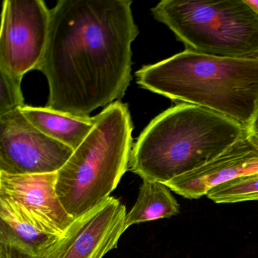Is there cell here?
<instances>
[{"label":"cell","mask_w":258,"mask_h":258,"mask_svg":"<svg viewBox=\"0 0 258 258\" xmlns=\"http://www.w3.org/2000/svg\"><path fill=\"white\" fill-rule=\"evenodd\" d=\"M0 258H37L21 244L0 238Z\"/></svg>","instance_id":"2e32d148"},{"label":"cell","mask_w":258,"mask_h":258,"mask_svg":"<svg viewBox=\"0 0 258 258\" xmlns=\"http://www.w3.org/2000/svg\"><path fill=\"white\" fill-rule=\"evenodd\" d=\"M136 77L145 90L211 110L247 128L258 108V56H217L185 49L143 66Z\"/></svg>","instance_id":"7a4b0ae2"},{"label":"cell","mask_w":258,"mask_h":258,"mask_svg":"<svg viewBox=\"0 0 258 258\" xmlns=\"http://www.w3.org/2000/svg\"><path fill=\"white\" fill-rule=\"evenodd\" d=\"M244 1L258 16V0H244Z\"/></svg>","instance_id":"ac0fdd59"},{"label":"cell","mask_w":258,"mask_h":258,"mask_svg":"<svg viewBox=\"0 0 258 258\" xmlns=\"http://www.w3.org/2000/svg\"><path fill=\"white\" fill-rule=\"evenodd\" d=\"M126 214L125 205L110 196L97 208L75 220L40 258H103L117 248L126 230Z\"/></svg>","instance_id":"ba28073f"},{"label":"cell","mask_w":258,"mask_h":258,"mask_svg":"<svg viewBox=\"0 0 258 258\" xmlns=\"http://www.w3.org/2000/svg\"><path fill=\"white\" fill-rule=\"evenodd\" d=\"M248 130L250 132L253 133L254 135L258 137V108L256 109L254 117H253V120H252Z\"/></svg>","instance_id":"e0dca14e"},{"label":"cell","mask_w":258,"mask_h":258,"mask_svg":"<svg viewBox=\"0 0 258 258\" xmlns=\"http://www.w3.org/2000/svg\"><path fill=\"white\" fill-rule=\"evenodd\" d=\"M257 172L258 137L247 129L217 158L165 185L185 199H198L217 185Z\"/></svg>","instance_id":"30bf717a"},{"label":"cell","mask_w":258,"mask_h":258,"mask_svg":"<svg viewBox=\"0 0 258 258\" xmlns=\"http://www.w3.org/2000/svg\"><path fill=\"white\" fill-rule=\"evenodd\" d=\"M131 0H59L50 10L46 50V107L90 117L120 101L132 80L131 46L140 34Z\"/></svg>","instance_id":"6da1fadb"},{"label":"cell","mask_w":258,"mask_h":258,"mask_svg":"<svg viewBox=\"0 0 258 258\" xmlns=\"http://www.w3.org/2000/svg\"><path fill=\"white\" fill-rule=\"evenodd\" d=\"M22 114L43 134L76 150L88 137L97 121L95 117H78L48 107L25 105Z\"/></svg>","instance_id":"8fae6325"},{"label":"cell","mask_w":258,"mask_h":258,"mask_svg":"<svg viewBox=\"0 0 258 258\" xmlns=\"http://www.w3.org/2000/svg\"><path fill=\"white\" fill-rule=\"evenodd\" d=\"M50 10L42 0H4L0 70L22 81L36 70L47 44Z\"/></svg>","instance_id":"8992f818"},{"label":"cell","mask_w":258,"mask_h":258,"mask_svg":"<svg viewBox=\"0 0 258 258\" xmlns=\"http://www.w3.org/2000/svg\"><path fill=\"white\" fill-rule=\"evenodd\" d=\"M0 238L18 243L40 258L60 236L42 230L14 202L0 197Z\"/></svg>","instance_id":"7c38bea8"},{"label":"cell","mask_w":258,"mask_h":258,"mask_svg":"<svg viewBox=\"0 0 258 258\" xmlns=\"http://www.w3.org/2000/svg\"><path fill=\"white\" fill-rule=\"evenodd\" d=\"M22 81L0 70V116L25 106Z\"/></svg>","instance_id":"9a60e30c"},{"label":"cell","mask_w":258,"mask_h":258,"mask_svg":"<svg viewBox=\"0 0 258 258\" xmlns=\"http://www.w3.org/2000/svg\"><path fill=\"white\" fill-rule=\"evenodd\" d=\"M74 150L37 129L17 109L0 116V173H57Z\"/></svg>","instance_id":"52a82bcc"},{"label":"cell","mask_w":258,"mask_h":258,"mask_svg":"<svg viewBox=\"0 0 258 258\" xmlns=\"http://www.w3.org/2000/svg\"><path fill=\"white\" fill-rule=\"evenodd\" d=\"M151 11L188 50L217 56H258V16L244 0H163Z\"/></svg>","instance_id":"5b68a950"},{"label":"cell","mask_w":258,"mask_h":258,"mask_svg":"<svg viewBox=\"0 0 258 258\" xmlns=\"http://www.w3.org/2000/svg\"><path fill=\"white\" fill-rule=\"evenodd\" d=\"M57 176V173H0V197L14 202L42 230L61 237L75 220L58 199L55 188Z\"/></svg>","instance_id":"9c48e42d"},{"label":"cell","mask_w":258,"mask_h":258,"mask_svg":"<svg viewBox=\"0 0 258 258\" xmlns=\"http://www.w3.org/2000/svg\"><path fill=\"white\" fill-rule=\"evenodd\" d=\"M97 117L88 137L57 172V195L75 220L105 202L129 170L134 125L128 105L113 102Z\"/></svg>","instance_id":"277c9868"},{"label":"cell","mask_w":258,"mask_h":258,"mask_svg":"<svg viewBox=\"0 0 258 258\" xmlns=\"http://www.w3.org/2000/svg\"><path fill=\"white\" fill-rule=\"evenodd\" d=\"M247 129L211 110L177 104L141 133L133 146L129 170L143 179L167 183L217 158Z\"/></svg>","instance_id":"3957f363"},{"label":"cell","mask_w":258,"mask_h":258,"mask_svg":"<svg viewBox=\"0 0 258 258\" xmlns=\"http://www.w3.org/2000/svg\"><path fill=\"white\" fill-rule=\"evenodd\" d=\"M179 213V205L165 185L143 179L134 206L126 214V228L145 222L169 218Z\"/></svg>","instance_id":"4fadbf2b"},{"label":"cell","mask_w":258,"mask_h":258,"mask_svg":"<svg viewBox=\"0 0 258 258\" xmlns=\"http://www.w3.org/2000/svg\"><path fill=\"white\" fill-rule=\"evenodd\" d=\"M206 196L217 204L258 201V172L217 185Z\"/></svg>","instance_id":"5bb4252c"}]
</instances>
